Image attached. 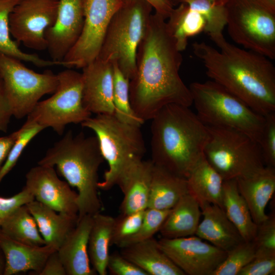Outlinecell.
Instances as JSON below:
<instances>
[{
  "label": "cell",
  "mask_w": 275,
  "mask_h": 275,
  "mask_svg": "<svg viewBox=\"0 0 275 275\" xmlns=\"http://www.w3.org/2000/svg\"><path fill=\"white\" fill-rule=\"evenodd\" d=\"M182 60L166 19L152 13L138 47L135 74L129 80L131 105L139 118L151 120L168 104H193L189 87L179 74Z\"/></svg>",
  "instance_id": "6da1fadb"
},
{
  "label": "cell",
  "mask_w": 275,
  "mask_h": 275,
  "mask_svg": "<svg viewBox=\"0 0 275 275\" xmlns=\"http://www.w3.org/2000/svg\"><path fill=\"white\" fill-rule=\"evenodd\" d=\"M211 40L219 50L204 42L193 44L207 76L258 114L275 112V67L269 59L228 42L223 35Z\"/></svg>",
  "instance_id": "7a4b0ae2"
},
{
  "label": "cell",
  "mask_w": 275,
  "mask_h": 275,
  "mask_svg": "<svg viewBox=\"0 0 275 275\" xmlns=\"http://www.w3.org/2000/svg\"><path fill=\"white\" fill-rule=\"evenodd\" d=\"M189 107L170 104L151 119V161L186 178L204 155L207 127Z\"/></svg>",
  "instance_id": "3957f363"
},
{
  "label": "cell",
  "mask_w": 275,
  "mask_h": 275,
  "mask_svg": "<svg viewBox=\"0 0 275 275\" xmlns=\"http://www.w3.org/2000/svg\"><path fill=\"white\" fill-rule=\"evenodd\" d=\"M103 160L95 135H74L69 130L48 149L38 164L56 167L68 183L77 189L79 219L100 212L98 171Z\"/></svg>",
  "instance_id": "277c9868"
},
{
  "label": "cell",
  "mask_w": 275,
  "mask_h": 275,
  "mask_svg": "<svg viewBox=\"0 0 275 275\" xmlns=\"http://www.w3.org/2000/svg\"><path fill=\"white\" fill-rule=\"evenodd\" d=\"M93 130L101 154L108 166L99 189L107 190L117 184L121 175L133 163L143 159L146 152L139 126L119 120L114 115L98 114L81 124Z\"/></svg>",
  "instance_id": "5b68a950"
},
{
  "label": "cell",
  "mask_w": 275,
  "mask_h": 275,
  "mask_svg": "<svg viewBox=\"0 0 275 275\" xmlns=\"http://www.w3.org/2000/svg\"><path fill=\"white\" fill-rule=\"evenodd\" d=\"M189 89L196 114L205 125L242 131L259 144L265 116L213 80L193 82Z\"/></svg>",
  "instance_id": "8992f818"
},
{
  "label": "cell",
  "mask_w": 275,
  "mask_h": 275,
  "mask_svg": "<svg viewBox=\"0 0 275 275\" xmlns=\"http://www.w3.org/2000/svg\"><path fill=\"white\" fill-rule=\"evenodd\" d=\"M153 8L146 0H124L113 16L97 58L116 63L129 80L136 69V54Z\"/></svg>",
  "instance_id": "52a82bcc"
},
{
  "label": "cell",
  "mask_w": 275,
  "mask_h": 275,
  "mask_svg": "<svg viewBox=\"0 0 275 275\" xmlns=\"http://www.w3.org/2000/svg\"><path fill=\"white\" fill-rule=\"evenodd\" d=\"M207 127L204 155L224 180L249 176L265 166L259 144L250 135L230 128Z\"/></svg>",
  "instance_id": "ba28073f"
},
{
  "label": "cell",
  "mask_w": 275,
  "mask_h": 275,
  "mask_svg": "<svg viewBox=\"0 0 275 275\" xmlns=\"http://www.w3.org/2000/svg\"><path fill=\"white\" fill-rule=\"evenodd\" d=\"M228 32L245 49L275 59V10L262 0H228Z\"/></svg>",
  "instance_id": "9c48e42d"
},
{
  "label": "cell",
  "mask_w": 275,
  "mask_h": 275,
  "mask_svg": "<svg viewBox=\"0 0 275 275\" xmlns=\"http://www.w3.org/2000/svg\"><path fill=\"white\" fill-rule=\"evenodd\" d=\"M58 86L49 98L39 101L26 120L62 135L69 124L82 123L91 117L82 101L81 73L68 68L57 74Z\"/></svg>",
  "instance_id": "30bf717a"
},
{
  "label": "cell",
  "mask_w": 275,
  "mask_h": 275,
  "mask_svg": "<svg viewBox=\"0 0 275 275\" xmlns=\"http://www.w3.org/2000/svg\"><path fill=\"white\" fill-rule=\"evenodd\" d=\"M0 77L13 116L27 117L45 95L53 93L58 77L50 71L40 73L27 68L21 61L0 53Z\"/></svg>",
  "instance_id": "8fae6325"
},
{
  "label": "cell",
  "mask_w": 275,
  "mask_h": 275,
  "mask_svg": "<svg viewBox=\"0 0 275 275\" xmlns=\"http://www.w3.org/2000/svg\"><path fill=\"white\" fill-rule=\"evenodd\" d=\"M124 1L82 0V29L62 61L64 67L82 69L97 58L109 22Z\"/></svg>",
  "instance_id": "7c38bea8"
},
{
  "label": "cell",
  "mask_w": 275,
  "mask_h": 275,
  "mask_svg": "<svg viewBox=\"0 0 275 275\" xmlns=\"http://www.w3.org/2000/svg\"><path fill=\"white\" fill-rule=\"evenodd\" d=\"M59 0H20L9 16L11 35L37 50L46 49L44 33L54 23Z\"/></svg>",
  "instance_id": "4fadbf2b"
},
{
  "label": "cell",
  "mask_w": 275,
  "mask_h": 275,
  "mask_svg": "<svg viewBox=\"0 0 275 275\" xmlns=\"http://www.w3.org/2000/svg\"><path fill=\"white\" fill-rule=\"evenodd\" d=\"M160 249L185 274L211 275L227 252L197 236L157 240Z\"/></svg>",
  "instance_id": "5bb4252c"
},
{
  "label": "cell",
  "mask_w": 275,
  "mask_h": 275,
  "mask_svg": "<svg viewBox=\"0 0 275 275\" xmlns=\"http://www.w3.org/2000/svg\"><path fill=\"white\" fill-rule=\"evenodd\" d=\"M24 186L34 199L55 211L78 215V194L60 179L54 167L38 164L25 175Z\"/></svg>",
  "instance_id": "9a60e30c"
},
{
  "label": "cell",
  "mask_w": 275,
  "mask_h": 275,
  "mask_svg": "<svg viewBox=\"0 0 275 275\" xmlns=\"http://www.w3.org/2000/svg\"><path fill=\"white\" fill-rule=\"evenodd\" d=\"M84 20L82 0H59L56 20L44 33L51 60L63 62L79 37Z\"/></svg>",
  "instance_id": "2e32d148"
},
{
  "label": "cell",
  "mask_w": 275,
  "mask_h": 275,
  "mask_svg": "<svg viewBox=\"0 0 275 275\" xmlns=\"http://www.w3.org/2000/svg\"><path fill=\"white\" fill-rule=\"evenodd\" d=\"M82 101L96 115H114L113 65L97 58L82 68Z\"/></svg>",
  "instance_id": "e0dca14e"
},
{
  "label": "cell",
  "mask_w": 275,
  "mask_h": 275,
  "mask_svg": "<svg viewBox=\"0 0 275 275\" xmlns=\"http://www.w3.org/2000/svg\"><path fill=\"white\" fill-rule=\"evenodd\" d=\"M154 164L141 160L131 165L120 177L117 184L123 194L121 213L129 214L148 207Z\"/></svg>",
  "instance_id": "ac0fdd59"
},
{
  "label": "cell",
  "mask_w": 275,
  "mask_h": 275,
  "mask_svg": "<svg viewBox=\"0 0 275 275\" xmlns=\"http://www.w3.org/2000/svg\"><path fill=\"white\" fill-rule=\"evenodd\" d=\"M93 215H85L78 219L75 227L69 233L57 252L67 275H95L91 267L88 253L89 236Z\"/></svg>",
  "instance_id": "d6986e66"
},
{
  "label": "cell",
  "mask_w": 275,
  "mask_h": 275,
  "mask_svg": "<svg viewBox=\"0 0 275 275\" xmlns=\"http://www.w3.org/2000/svg\"><path fill=\"white\" fill-rule=\"evenodd\" d=\"M0 248L5 258L4 275H13L29 271L38 275L49 256L57 251L45 244L34 246L17 241L0 230Z\"/></svg>",
  "instance_id": "ffe728a7"
},
{
  "label": "cell",
  "mask_w": 275,
  "mask_h": 275,
  "mask_svg": "<svg viewBox=\"0 0 275 275\" xmlns=\"http://www.w3.org/2000/svg\"><path fill=\"white\" fill-rule=\"evenodd\" d=\"M240 194L245 201L252 218L257 225L268 216L267 204L275 191V168L265 166L248 176L236 179Z\"/></svg>",
  "instance_id": "44dd1931"
},
{
  "label": "cell",
  "mask_w": 275,
  "mask_h": 275,
  "mask_svg": "<svg viewBox=\"0 0 275 275\" xmlns=\"http://www.w3.org/2000/svg\"><path fill=\"white\" fill-rule=\"evenodd\" d=\"M200 207L203 218L195 235L227 252L244 241L219 206L205 204Z\"/></svg>",
  "instance_id": "7402d4cb"
},
{
  "label": "cell",
  "mask_w": 275,
  "mask_h": 275,
  "mask_svg": "<svg viewBox=\"0 0 275 275\" xmlns=\"http://www.w3.org/2000/svg\"><path fill=\"white\" fill-rule=\"evenodd\" d=\"M120 254L148 275H185L153 237L121 248Z\"/></svg>",
  "instance_id": "603a6c76"
},
{
  "label": "cell",
  "mask_w": 275,
  "mask_h": 275,
  "mask_svg": "<svg viewBox=\"0 0 275 275\" xmlns=\"http://www.w3.org/2000/svg\"><path fill=\"white\" fill-rule=\"evenodd\" d=\"M26 205L37 223L45 244L58 250L76 226L78 215L58 212L35 200Z\"/></svg>",
  "instance_id": "cb8c5ba5"
},
{
  "label": "cell",
  "mask_w": 275,
  "mask_h": 275,
  "mask_svg": "<svg viewBox=\"0 0 275 275\" xmlns=\"http://www.w3.org/2000/svg\"><path fill=\"white\" fill-rule=\"evenodd\" d=\"M188 193L186 178L154 164L147 208L171 209Z\"/></svg>",
  "instance_id": "d4e9b609"
},
{
  "label": "cell",
  "mask_w": 275,
  "mask_h": 275,
  "mask_svg": "<svg viewBox=\"0 0 275 275\" xmlns=\"http://www.w3.org/2000/svg\"><path fill=\"white\" fill-rule=\"evenodd\" d=\"M189 194L199 205L211 204L223 209L224 179L209 164L204 155L191 169L186 177Z\"/></svg>",
  "instance_id": "484cf974"
},
{
  "label": "cell",
  "mask_w": 275,
  "mask_h": 275,
  "mask_svg": "<svg viewBox=\"0 0 275 275\" xmlns=\"http://www.w3.org/2000/svg\"><path fill=\"white\" fill-rule=\"evenodd\" d=\"M201 215L198 202L191 195L187 194L171 209L159 232L162 237L166 238L194 235Z\"/></svg>",
  "instance_id": "4316f807"
},
{
  "label": "cell",
  "mask_w": 275,
  "mask_h": 275,
  "mask_svg": "<svg viewBox=\"0 0 275 275\" xmlns=\"http://www.w3.org/2000/svg\"><path fill=\"white\" fill-rule=\"evenodd\" d=\"M223 209L237 228L244 241H252L257 225L254 222L249 207L240 194L236 179L224 180L222 191Z\"/></svg>",
  "instance_id": "83f0119b"
},
{
  "label": "cell",
  "mask_w": 275,
  "mask_h": 275,
  "mask_svg": "<svg viewBox=\"0 0 275 275\" xmlns=\"http://www.w3.org/2000/svg\"><path fill=\"white\" fill-rule=\"evenodd\" d=\"M114 222V217L100 212L93 215L88 240V253L93 268L100 275L107 274L109 248L111 245Z\"/></svg>",
  "instance_id": "f1b7e54d"
},
{
  "label": "cell",
  "mask_w": 275,
  "mask_h": 275,
  "mask_svg": "<svg viewBox=\"0 0 275 275\" xmlns=\"http://www.w3.org/2000/svg\"><path fill=\"white\" fill-rule=\"evenodd\" d=\"M168 21V30L176 41L180 51L184 50L188 38L204 32L206 21L199 12L191 9L186 3L173 8Z\"/></svg>",
  "instance_id": "f546056e"
},
{
  "label": "cell",
  "mask_w": 275,
  "mask_h": 275,
  "mask_svg": "<svg viewBox=\"0 0 275 275\" xmlns=\"http://www.w3.org/2000/svg\"><path fill=\"white\" fill-rule=\"evenodd\" d=\"M20 0H0V53L29 62L39 67L63 66V62L46 60L37 54L22 51L16 41L11 37L9 16Z\"/></svg>",
  "instance_id": "4dcf8cb0"
},
{
  "label": "cell",
  "mask_w": 275,
  "mask_h": 275,
  "mask_svg": "<svg viewBox=\"0 0 275 275\" xmlns=\"http://www.w3.org/2000/svg\"><path fill=\"white\" fill-rule=\"evenodd\" d=\"M0 230L11 238L27 244H45L37 223L26 205L13 211L4 221Z\"/></svg>",
  "instance_id": "1f68e13d"
},
{
  "label": "cell",
  "mask_w": 275,
  "mask_h": 275,
  "mask_svg": "<svg viewBox=\"0 0 275 275\" xmlns=\"http://www.w3.org/2000/svg\"><path fill=\"white\" fill-rule=\"evenodd\" d=\"M113 65V104L114 114L119 120L141 126L144 121L135 114L131 105L129 96V79L116 63Z\"/></svg>",
  "instance_id": "d6a6232c"
},
{
  "label": "cell",
  "mask_w": 275,
  "mask_h": 275,
  "mask_svg": "<svg viewBox=\"0 0 275 275\" xmlns=\"http://www.w3.org/2000/svg\"><path fill=\"white\" fill-rule=\"evenodd\" d=\"M185 3L204 17L206 21L204 32L211 39L223 35L227 21V12L224 4L210 0H188Z\"/></svg>",
  "instance_id": "836d02e7"
},
{
  "label": "cell",
  "mask_w": 275,
  "mask_h": 275,
  "mask_svg": "<svg viewBox=\"0 0 275 275\" xmlns=\"http://www.w3.org/2000/svg\"><path fill=\"white\" fill-rule=\"evenodd\" d=\"M256 248L253 241H243L227 252L222 262L211 275H238L240 270L255 257Z\"/></svg>",
  "instance_id": "e575fe53"
},
{
  "label": "cell",
  "mask_w": 275,
  "mask_h": 275,
  "mask_svg": "<svg viewBox=\"0 0 275 275\" xmlns=\"http://www.w3.org/2000/svg\"><path fill=\"white\" fill-rule=\"evenodd\" d=\"M44 129L43 126L36 123L26 120L22 126L18 129V136L0 170V183L15 167L29 143Z\"/></svg>",
  "instance_id": "d590c367"
},
{
  "label": "cell",
  "mask_w": 275,
  "mask_h": 275,
  "mask_svg": "<svg viewBox=\"0 0 275 275\" xmlns=\"http://www.w3.org/2000/svg\"><path fill=\"white\" fill-rule=\"evenodd\" d=\"M171 209L159 210L147 208L139 230L123 241L119 247L121 248L153 237L154 235L159 231Z\"/></svg>",
  "instance_id": "8d00e7d4"
},
{
  "label": "cell",
  "mask_w": 275,
  "mask_h": 275,
  "mask_svg": "<svg viewBox=\"0 0 275 275\" xmlns=\"http://www.w3.org/2000/svg\"><path fill=\"white\" fill-rule=\"evenodd\" d=\"M145 210L122 214L115 218L111 245L119 246L139 230L144 218Z\"/></svg>",
  "instance_id": "74e56055"
},
{
  "label": "cell",
  "mask_w": 275,
  "mask_h": 275,
  "mask_svg": "<svg viewBox=\"0 0 275 275\" xmlns=\"http://www.w3.org/2000/svg\"><path fill=\"white\" fill-rule=\"evenodd\" d=\"M265 117V123L259 143L265 166L275 168V112Z\"/></svg>",
  "instance_id": "f35d334b"
},
{
  "label": "cell",
  "mask_w": 275,
  "mask_h": 275,
  "mask_svg": "<svg viewBox=\"0 0 275 275\" xmlns=\"http://www.w3.org/2000/svg\"><path fill=\"white\" fill-rule=\"evenodd\" d=\"M256 252L275 253V215L271 214L257 225L256 233L252 240Z\"/></svg>",
  "instance_id": "ab89813d"
},
{
  "label": "cell",
  "mask_w": 275,
  "mask_h": 275,
  "mask_svg": "<svg viewBox=\"0 0 275 275\" xmlns=\"http://www.w3.org/2000/svg\"><path fill=\"white\" fill-rule=\"evenodd\" d=\"M275 274V253L255 252L254 258L238 275H271Z\"/></svg>",
  "instance_id": "60d3db41"
},
{
  "label": "cell",
  "mask_w": 275,
  "mask_h": 275,
  "mask_svg": "<svg viewBox=\"0 0 275 275\" xmlns=\"http://www.w3.org/2000/svg\"><path fill=\"white\" fill-rule=\"evenodd\" d=\"M107 270L113 275H148L143 270L118 253L109 254Z\"/></svg>",
  "instance_id": "b9f144b4"
},
{
  "label": "cell",
  "mask_w": 275,
  "mask_h": 275,
  "mask_svg": "<svg viewBox=\"0 0 275 275\" xmlns=\"http://www.w3.org/2000/svg\"><path fill=\"white\" fill-rule=\"evenodd\" d=\"M34 200L33 196L24 187L12 197L0 196V228L4 221L13 211Z\"/></svg>",
  "instance_id": "7bdbcfd3"
},
{
  "label": "cell",
  "mask_w": 275,
  "mask_h": 275,
  "mask_svg": "<svg viewBox=\"0 0 275 275\" xmlns=\"http://www.w3.org/2000/svg\"><path fill=\"white\" fill-rule=\"evenodd\" d=\"M12 108L7 98L3 80L0 77V131L6 132L11 118Z\"/></svg>",
  "instance_id": "ee69618b"
},
{
  "label": "cell",
  "mask_w": 275,
  "mask_h": 275,
  "mask_svg": "<svg viewBox=\"0 0 275 275\" xmlns=\"http://www.w3.org/2000/svg\"><path fill=\"white\" fill-rule=\"evenodd\" d=\"M38 275H67L57 250L49 256Z\"/></svg>",
  "instance_id": "f6af8a7d"
},
{
  "label": "cell",
  "mask_w": 275,
  "mask_h": 275,
  "mask_svg": "<svg viewBox=\"0 0 275 275\" xmlns=\"http://www.w3.org/2000/svg\"><path fill=\"white\" fill-rule=\"evenodd\" d=\"M18 134V130H17L7 136L0 137V170L4 163Z\"/></svg>",
  "instance_id": "bcb514c9"
},
{
  "label": "cell",
  "mask_w": 275,
  "mask_h": 275,
  "mask_svg": "<svg viewBox=\"0 0 275 275\" xmlns=\"http://www.w3.org/2000/svg\"><path fill=\"white\" fill-rule=\"evenodd\" d=\"M152 6L155 12L162 16L165 19L168 18L174 8V5L170 0H146Z\"/></svg>",
  "instance_id": "7dc6e473"
},
{
  "label": "cell",
  "mask_w": 275,
  "mask_h": 275,
  "mask_svg": "<svg viewBox=\"0 0 275 275\" xmlns=\"http://www.w3.org/2000/svg\"><path fill=\"white\" fill-rule=\"evenodd\" d=\"M6 266L4 254L0 248V275H4Z\"/></svg>",
  "instance_id": "c3c4849f"
},
{
  "label": "cell",
  "mask_w": 275,
  "mask_h": 275,
  "mask_svg": "<svg viewBox=\"0 0 275 275\" xmlns=\"http://www.w3.org/2000/svg\"><path fill=\"white\" fill-rule=\"evenodd\" d=\"M270 7L275 10V0H262Z\"/></svg>",
  "instance_id": "681fc988"
},
{
  "label": "cell",
  "mask_w": 275,
  "mask_h": 275,
  "mask_svg": "<svg viewBox=\"0 0 275 275\" xmlns=\"http://www.w3.org/2000/svg\"><path fill=\"white\" fill-rule=\"evenodd\" d=\"M218 4H225L228 0H210Z\"/></svg>",
  "instance_id": "f907efd6"
},
{
  "label": "cell",
  "mask_w": 275,
  "mask_h": 275,
  "mask_svg": "<svg viewBox=\"0 0 275 275\" xmlns=\"http://www.w3.org/2000/svg\"><path fill=\"white\" fill-rule=\"evenodd\" d=\"M170 1L171 2V3L174 5V3L181 4V3H185L186 1H187L188 0H170Z\"/></svg>",
  "instance_id": "816d5d0a"
}]
</instances>
